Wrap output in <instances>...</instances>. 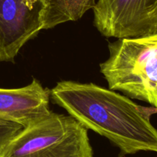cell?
<instances>
[{"label": "cell", "mask_w": 157, "mask_h": 157, "mask_svg": "<svg viewBox=\"0 0 157 157\" xmlns=\"http://www.w3.org/2000/svg\"><path fill=\"white\" fill-rule=\"evenodd\" d=\"M0 157H3V156H0Z\"/></svg>", "instance_id": "cell-9"}, {"label": "cell", "mask_w": 157, "mask_h": 157, "mask_svg": "<svg viewBox=\"0 0 157 157\" xmlns=\"http://www.w3.org/2000/svg\"><path fill=\"white\" fill-rule=\"evenodd\" d=\"M92 9L94 25L107 38L157 34V0H97Z\"/></svg>", "instance_id": "cell-4"}, {"label": "cell", "mask_w": 157, "mask_h": 157, "mask_svg": "<svg viewBox=\"0 0 157 157\" xmlns=\"http://www.w3.org/2000/svg\"><path fill=\"white\" fill-rule=\"evenodd\" d=\"M108 48L100 71L109 88L157 108V34L117 38Z\"/></svg>", "instance_id": "cell-2"}, {"label": "cell", "mask_w": 157, "mask_h": 157, "mask_svg": "<svg viewBox=\"0 0 157 157\" xmlns=\"http://www.w3.org/2000/svg\"><path fill=\"white\" fill-rule=\"evenodd\" d=\"M43 0H0V62L13 61L43 30Z\"/></svg>", "instance_id": "cell-5"}, {"label": "cell", "mask_w": 157, "mask_h": 157, "mask_svg": "<svg viewBox=\"0 0 157 157\" xmlns=\"http://www.w3.org/2000/svg\"><path fill=\"white\" fill-rule=\"evenodd\" d=\"M24 127L18 123L0 119V153Z\"/></svg>", "instance_id": "cell-8"}, {"label": "cell", "mask_w": 157, "mask_h": 157, "mask_svg": "<svg viewBox=\"0 0 157 157\" xmlns=\"http://www.w3.org/2000/svg\"><path fill=\"white\" fill-rule=\"evenodd\" d=\"M50 98L87 130L109 140L119 149V157L157 153V129L128 97L94 83L62 81L51 89Z\"/></svg>", "instance_id": "cell-1"}, {"label": "cell", "mask_w": 157, "mask_h": 157, "mask_svg": "<svg viewBox=\"0 0 157 157\" xmlns=\"http://www.w3.org/2000/svg\"><path fill=\"white\" fill-rule=\"evenodd\" d=\"M3 157H94L88 130L70 115L51 112L25 127L6 146Z\"/></svg>", "instance_id": "cell-3"}, {"label": "cell", "mask_w": 157, "mask_h": 157, "mask_svg": "<svg viewBox=\"0 0 157 157\" xmlns=\"http://www.w3.org/2000/svg\"><path fill=\"white\" fill-rule=\"evenodd\" d=\"M43 29H51L68 21L80 19L93 9L97 0H43Z\"/></svg>", "instance_id": "cell-7"}, {"label": "cell", "mask_w": 157, "mask_h": 157, "mask_svg": "<svg viewBox=\"0 0 157 157\" xmlns=\"http://www.w3.org/2000/svg\"><path fill=\"white\" fill-rule=\"evenodd\" d=\"M50 99V90L35 78L20 88H0V119L27 127L52 112Z\"/></svg>", "instance_id": "cell-6"}]
</instances>
